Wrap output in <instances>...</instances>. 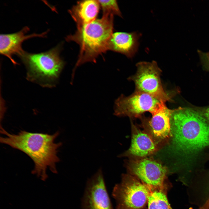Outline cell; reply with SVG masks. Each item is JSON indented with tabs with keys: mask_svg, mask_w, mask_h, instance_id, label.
<instances>
[{
	"mask_svg": "<svg viewBox=\"0 0 209 209\" xmlns=\"http://www.w3.org/2000/svg\"><path fill=\"white\" fill-rule=\"evenodd\" d=\"M61 49L58 45L46 52L24 51L19 56L26 67L27 79L44 87L54 86L64 65L60 55Z\"/></svg>",
	"mask_w": 209,
	"mask_h": 209,
	"instance_id": "obj_4",
	"label": "cell"
},
{
	"mask_svg": "<svg viewBox=\"0 0 209 209\" xmlns=\"http://www.w3.org/2000/svg\"><path fill=\"white\" fill-rule=\"evenodd\" d=\"M29 30V28L26 26L16 33L0 34V53L8 58L14 65L18 64L13 59L12 56L14 55L19 56L25 51L22 48V44L24 41L35 37H45L49 31L48 30L40 34L26 35Z\"/></svg>",
	"mask_w": 209,
	"mask_h": 209,
	"instance_id": "obj_10",
	"label": "cell"
},
{
	"mask_svg": "<svg viewBox=\"0 0 209 209\" xmlns=\"http://www.w3.org/2000/svg\"><path fill=\"white\" fill-rule=\"evenodd\" d=\"M113 15H103L101 18L77 28L74 34L66 37L67 41L75 42L80 48L72 77L77 67L88 62H95L99 56L109 50L113 33Z\"/></svg>",
	"mask_w": 209,
	"mask_h": 209,
	"instance_id": "obj_3",
	"label": "cell"
},
{
	"mask_svg": "<svg viewBox=\"0 0 209 209\" xmlns=\"http://www.w3.org/2000/svg\"><path fill=\"white\" fill-rule=\"evenodd\" d=\"M140 36V33L136 32L113 33L109 42V50L131 58L138 51Z\"/></svg>",
	"mask_w": 209,
	"mask_h": 209,
	"instance_id": "obj_12",
	"label": "cell"
},
{
	"mask_svg": "<svg viewBox=\"0 0 209 209\" xmlns=\"http://www.w3.org/2000/svg\"><path fill=\"white\" fill-rule=\"evenodd\" d=\"M198 209H209V199L202 206Z\"/></svg>",
	"mask_w": 209,
	"mask_h": 209,
	"instance_id": "obj_17",
	"label": "cell"
},
{
	"mask_svg": "<svg viewBox=\"0 0 209 209\" xmlns=\"http://www.w3.org/2000/svg\"><path fill=\"white\" fill-rule=\"evenodd\" d=\"M172 111L167 108L165 102H162L151 113V118L142 117L143 120L148 123L154 138L157 140H162L169 136Z\"/></svg>",
	"mask_w": 209,
	"mask_h": 209,
	"instance_id": "obj_11",
	"label": "cell"
},
{
	"mask_svg": "<svg viewBox=\"0 0 209 209\" xmlns=\"http://www.w3.org/2000/svg\"><path fill=\"white\" fill-rule=\"evenodd\" d=\"M152 190L135 177L125 174L114 187L112 196L117 209H143L147 204Z\"/></svg>",
	"mask_w": 209,
	"mask_h": 209,
	"instance_id": "obj_5",
	"label": "cell"
},
{
	"mask_svg": "<svg viewBox=\"0 0 209 209\" xmlns=\"http://www.w3.org/2000/svg\"><path fill=\"white\" fill-rule=\"evenodd\" d=\"M136 66V73L128 78L134 82L135 91L148 94L165 102L170 101L171 97L162 85V71L157 62L154 61L140 62Z\"/></svg>",
	"mask_w": 209,
	"mask_h": 209,
	"instance_id": "obj_6",
	"label": "cell"
},
{
	"mask_svg": "<svg viewBox=\"0 0 209 209\" xmlns=\"http://www.w3.org/2000/svg\"><path fill=\"white\" fill-rule=\"evenodd\" d=\"M100 7L98 0L82 1L77 2L69 12L78 28L96 19Z\"/></svg>",
	"mask_w": 209,
	"mask_h": 209,
	"instance_id": "obj_14",
	"label": "cell"
},
{
	"mask_svg": "<svg viewBox=\"0 0 209 209\" xmlns=\"http://www.w3.org/2000/svg\"><path fill=\"white\" fill-rule=\"evenodd\" d=\"M147 205L148 209H172L164 190H152Z\"/></svg>",
	"mask_w": 209,
	"mask_h": 209,
	"instance_id": "obj_15",
	"label": "cell"
},
{
	"mask_svg": "<svg viewBox=\"0 0 209 209\" xmlns=\"http://www.w3.org/2000/svg\"><path fill=\"white\" fill-rule=\"evenodd\" d=\"M0 132L6 136L0 137L1 143L22 152L32 160L34 167L32 174L44 181L48 177V168L53 173H57L56 165L60 161L58 149L62 144L54 142L60 134L58 131L50 134L21 130L15 134L9 133L1 127Z\"/></svg>",
	"mask_w": 209,
	"mask_h": 209,
	"instance_id": "obj_1",
	"label": "cell"
},
{
	"mask_svg": "<svg viewBox=\"0 0 209 209\" xmlns=\"http://www.w3.org/2000/svg\"><path fill=\"white\" fill-rule=\"evenodd\" d=\"M103 12V15H116L122 17L116 0H98Z\"/></svg>",
	"mask_w": 209,
	"mask_h": 209,
	"instance_id": "obj_16",
	"label": "cell"
},
{
	"mask_svg": "<svg viewBox=\"0 0 209 209\" xmlns=\"http://www.w3.org/2000/svg\"><path fill=\"white\" fill-rule=\"evenodd\" d=\"M205 115L207 119L209 120V107L206 110Z\"/></svg>",
	"mask_w": 209,
	"mask_h": 209,
	"instance_id": "obj_18",
	"label": "cell"
},
{
	"mask_svg": "<svg viewBox=\"0 0 209 209\" xmlns=\"http://www.w3.org/2000/svg\"><path fill=\"white\" fill-rule=\"evenodd\" d=\"M162 102L149 94L135 91L128 96L122 95L116 100L114 114L118 116L140 117L145 112L152 113Z\"/></svg>",
	"mask_w": 209,
	"mask_h": 209,
	"instance_id": "obj_8",
	"label": "cell"
},
{
	"mask_svg": "<svg viewBox=\"0 0 209 209\" xmlns=\"http://www.w3.org/2000/svg\"><path fill=\"white\" fill-rule=\"evenodd\" d=\"M170 122L173 142L179 151L191 153L209 147V125L198 112L188 109L172 110Z\"/></svg>",
	"mask_w": 209,
	"mask_h": 209,
	"instance_id": "obj_2",
	"label": "cell"
},
{
	"mask_svg": "<svg viewBox=\"0 0 209 209\" xmlns=\"http://www.w3.org/2000/svg\"><path fill=\"white\" fill-rule=\"evenodd\" d=\"M127 168L131 175L152 190H164L167 170L160 163L151 159L142 158L130 160Z\"/></svg>",
	"mask_w": 209,
	"mask_h": 209,
	"instance_id": "obj_7",
	"label": "cell"
},
{
	"mask_svg": "<svg viewBox=\"0 0 209 209\" xmlns=\"http://www.w3.org/2000/svg\"><path fill=\"white\" fill-rule=\"evenodd\" d=\"M82 204L83 209H113L101 168L88 180Z\"/></svg>",
	"mask_w": 209,
	"mask_h": 209,
	"instance_id": "obj_9",
	"label": "cell"
},
{
	"mask_svg": "<svg viewBox=\"0 0 209 209\" xmlns=\"http://www.w3.org/2000/svg\"><path fill=\"white\" fill-rule=\"evenodd\" d=\"M132 136L130 148L126 154L138 157H145L156 150L155 143L149 135L132 124Z\"/></svg>",
	"mask_w": 209,
	"mask_h": 209,
	"instance_id": "obj_13",
	"label": "cell"
}]
</instances>
